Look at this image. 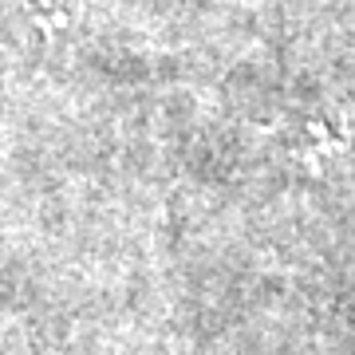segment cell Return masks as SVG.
<instances>
[{
    "label": "cell",
    "instance_id": "obj_1",
    "mask_svg": "<svg viewBox=\"0 0 355 355\" xmlns=\"http://www.w3.org/2000/svg\"><path fill=\"white\" fill-rule=\"evenodd\" d=\"M12 347H16V324H12V316L0 308V355H12Z\"/></svg>",
    "mask_w": 355,
    "mask_h": 355
}]
</instances>
